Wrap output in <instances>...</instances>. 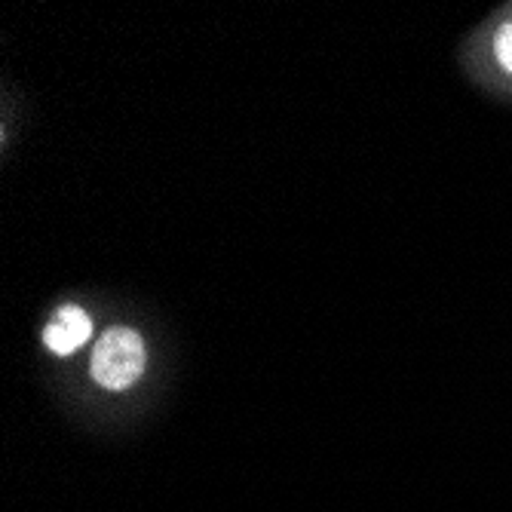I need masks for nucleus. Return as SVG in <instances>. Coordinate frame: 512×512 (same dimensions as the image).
Returning <instances> with one entry per match:
<instances>
[{
	"instance_id": "7ed1b4c3",
	"label": "nucleus",
	"mask_w": 512,
	"mask_h": 512,
	"mask_svg": "<svg viewBox=\"0 0 512 512\" xmlns=\"http://www.w3.org/2000/svg\"><path fill=\"white\" fill-rule=\"evenodd\" d=\"M494 56H497V62H500V68L506 71V74H512V19L497 31V37H494Z\"/></svg>"
},
{
	"instance_id": "f03ea898",
	"label": "nucleus",
	"mask_w": 512,
	"mask_h": 512,
	"mask_svg": "<svg viewBox=\"0 0 512 512\" xmlns=\"http://www.w3.org/2000/svg\"><path fill=\"white\" fill-rule=\"evenodd\" d=\"M89 338H92V316L77 304L59 307L53 313V319L46 322V329H43V344L53 356H71Z\"/></svg>"
},
{
	"instance_id": "f257e3e1",
	"label": "nucleus",
	"mask_w": 512,
	"mask_h": 512,
	"mask_svg": "<svg viewBox=\"0 0 512 512\" xmlns=\"http://www.w3.org/2000/svg\"><path fill=\"white\" fill-rule=\"evenodd\" d=\"M148 368V347L135 329H126V325H117V329H108L96 347H92L89 356V375L99 387L105 390H129L138 378L145 375Z\"/></svg>"
}]
</instances>
